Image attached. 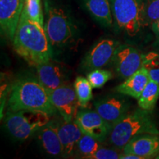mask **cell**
<instances>
[{
  "label": "cell",
  "mask_w": 159,
  "mask_h": 159,
  "mask_svg": "<svg viewBox=\"0 0 159 159\" xmlns=\"http://www.w3.org/2000/svg\"><path fill=\"white\" fill-rule=\"evenodd\" d=\"M85 9L91 16L105 27H111L114 17L110 0H83Z\"/></svg>",
  "instance_id": "ac0fdd59"
},
{
  "label": "cell",
  "mask_w": 159,
  "mask_h": 159,
  "mask_svg": "<svg viewBox=\"0 0 159 159\" xmlns=\"http://www.w3.org/2000/svg\"><path fill=\"white\" fill-rule=\"evenodd\" d=\"M22 13L31 21L44 27L41 0H25Z\"/></svg>",
  "instance_id": "44dd1931"
},
{
  "label": "cell",
  "mask_w": 159,
  "mask_h": 159,
  "mask_svg": "<svg viewBox=\"0 0 159 159\" xmlns=\"http://www.w3.org/2000/svg\"><path fill=\"white\" fill-rule=\"evenodd\" d=\"M142 55L134 47L119 44L111 61L116 75L125 80L134 75L142 67Z\"/></svg>",
  "instance_id": "52a82bcc"
},
{
  "label": "cell",
  "mask_w": 159,
  "mask_h": 159,
  "mask_svg": "<svg viewBox=\"0 0 159 159\" xmlns=\"http://www.w3.org/2000/svg\"><path fill=\"white\" fill-rule=\"evenodd\" d=\"M75 122L79 125L83 134L94 137L101 143L108 139L112 128L96 110L83 109L78 111Z\"/></svg>",
  "instance_id": "9c48e42d"
},
{
  "label": "cell",
  "mask_w": 159,
  "mask_h": 159,
  "mask_svg": "<svg viewBox=\"0 0 159 159\" xmlns=\"http://www.w3.org/2000/svg\"><path fill=\"white\" fill-rule=\"evenodd\" d=\"M142 67L151 80L159 83V53L150 52L142 55Z\"/></svg>",
  "instance_id": "603a6c76"
},
{
  "label": "cell",
  "mask_w": 159,
  "mask_h": 159,
  "mask_svg": "<svg viewBox=\"0 0 159 159\" xmlns=\"http://www.w3.org/2000/svg\"><path fill=\"white\" fill-rule=\"evenodd\" d=\"M122 152L115 150L114 149L101 147L94 154L91 155L89 159H119L121 158Z\"/></svg>",
  "instance_id": "484cf974"
},
{
  "label": "cell",
  "mask_w": 159,
  "mask_h": 159,
  "mask_svg": "<svg viewBox=\"0 0 159 159\" xmlns=\"http://www.w3.org/2000/svg\"><path fill=\"white\" fill-rule=\"evenodd\" d=\"M116 25L127 34L134 36L145 25V0H110Z\"/></svg>",
  "instance_id": "5b68a950"
},
{
  "label": "cell",
  "mask_w": 159,
  "mask_h": 159,
  "mask_svg": "<svg viewBox=\"0 0 159 159\" xmlns=\"http://www.w3.org/2000/svg\"><path fill=\"white\" fill-rule=\"evenodd\" d=\"M36 134L37 139L47 153L52 156H63V148L59 138L57 122L49 121Z\"/></svg>",
  "instance_id": "2e32d148"
},
{
  "label": "cell",
  "mask_w": 159,
  "mask_h": 159,
  "mask_svg": "<svg viewBox=\"0 0 159 159\" xmlns=\"http://www.w3.org/2000/svg\"><path fill=\"white\" fill-rule=\"evenodd\" d=\"M150 78L146 69L142 67L134 75L125 79L115 89L119 94L138 99Z\"/></svg>",
  "instance_id": "e0dca14e"
},
{
  "label": "cell",
  "mask_w": 159,
  "mask_h": 159,
  "mask_svg": "<svg viewBox=\"0 0 159 159\" xmlns=\"http://www.w3.org/2000/svg\"><path fill=\"white\" fill-rule=\"evenodd\" d=\"M25 0H0L1 31L13 41L23 11Z\"/></svg>",
  "instance_id": "7c38bea8"
},
{
  "label": "cell",
  "mask_w": 159,
  "mask_h": 159,
  "mask_svg": "<svg viewBox=\"0 0 159 159\" xmlns=\"http://www.w3.org/2000/svg\"><path fill=\"white\" fill-rule=\"evenodd\" d=\"M101 147V142L94 137L84 134L77 142L76 151L81 158L89 159Z\"/></svg>",
  "instance_id": "7402d4cb"
},
{
  "label": "cell",
  "mask_w": 159,
  "mask_h": 159,
  "mask_svg": "<svg viewBox=\"0 0 159 159\" xmlns=\"http://www.w3.org/2000/svg\"><path fill=\"white\" fill-rule=\"evenodd\" d=\"M57 128L63 148V156L68 158L76 151L77 142L84 134L75 120L57 122Z\"/></svg>",
  "instance_id": "9a60e30c"
},
{
  "label": "cell",
  "mask_w": 159,
  "mask_h": 159,
  "mask_svg": "<svg viewBox=\"0 0 159 159\" xmlns=\"http://www.w3.org/2000/svg\"><path fill=\"white\" fill-rule=\"evenodd\" d=\"M44 30L49 43L62 47L72 39L74 27L68 15L61 7L46 4Z\"/></svg>",
  "instance_id": "8992f818"
},
{
  "label": "cell",
  "mask_w": 159,
  "mask_h": 159,
  "mask_svg": "<svg viewBox=\"0 0 159 159\" xmlns=\"http://www.w3.org/2000/svg\"><path fill=\"white\" fill-rule=\"evenodd\" d=\"M13 49L32 66L52 60L51 44L44 27L21 13L13 40Z\"/></svg>",
  "instance_id": "6da1fadb"
},
{
  "label": "cell",
  "mask_w": 159,
  "mask_h": 159,
  "mask_svg": "<svg viewBox=\"0 0 159 159\" xmlns=\"http://www.w3.org/2000/svg\"><path fill=\"white\" fill-rule=\"evenodd\" d=\"M119 43L111 39L99 41L87 53L83 61V68L86 70L101 69L112 61L115 51Z\"/></svg>",
  "instance_id": "8fae6325"
},
{
  "label": "cell",
  "mask_w": 159,
  "mask_h": 159,
  "mask_svg": "<svg viewBox=\"0 0 159 159\" xmlns=\"http://www.w3.org/2000/svg\"><path fill=\"white\" fill-rule=\"evenodd\" d=\"M156 158H157V159H159V153L158 154V156H157L156 157Z\"/></svg>",
  "instance_id": "83f0119b"
},
{
  "label": "cell",
  "mask_w": 159,
  "mask_h": 159,
  "mask_svg": "<svg viewBox=\"0 0 159 159\" xmlns=\"http://www.w3.org/2000/svg\"><path fill=\"white\" fill-rule=\"evenodd\" d=\"M151 29L153 31L155 36H156V42H155V46L156 48L159 49V21H157L156 24L151 27Z\"/></svg>",
  "instance_id": "4316f807"
},
{
  "label": "cell",
  "mask_w": 159,
  "mask_h": 159,
  "mask_svg": "<svg viewBox=\"0 0 159 159\" xmlns=\"http://www.w3.org/2000/svg\"><path fill=\"white\" fill-rule=\"evenodd\" d=\"M141 108L128 112L111 128L108 140L117 149H122L135 136L141 134H158L159 129L152 114Z\"/></svg>",
  "instance_id": "3957f363"
},
{
  "label": "cell",
  "mask_w": 159,
  "mask_h": 159,
  "mask_svg": "<svg viewBox=\"0 0 159 159\" xmlns=\"http://www.w3.org/2000/svg\"><path fill=\"white\" fill-rule=\"evenodd\" d=\"M122 95H111L94 103L95 110L111 127L129 112L130 102Z\"/></svg>",
  "instance_id": "30bf717a"
},
{
  "label": "cell",
  "mask_w": 159,
  "mask_h": 159,
  "mask_svg": "<svg viewBox=\"0 0 159 159\" xmlns=\"http://www.w3.org/2000/svg\"><path fill=\"white\" fill-rule=\"evenodd\" d=\"M145 25L151 27L159 21V0H145Z\"/></svg>",
  "instance_id": "d4e9b609"
},
{
  "label": "cell",
  "mask_w": 159,
  "mask_h": 159,
  "mask_svg": "<svg viewBox=\"0 0 159 159\" xmlns=\"http://www.w3.org/2000/svg\"><path fill=\"white\" fill-rule=\"evenodd\" d=\"M74 87L76 92L79 105L82 108H86L89 102L92 99L93 87L88 79L83 77H77L75 81Z\"/></svg>",
  "instance_id": "ffe728a7"
},
{
  "label": "cell",
  "mask_w": 159,
  "mask_h": 159,
  "mask_svg": "<svg viewBox=\"0 0 159 159\" xmlns=\"http://www.w3.org/2000/svg\"><path fill=\"white\" fill-rule=\"evenodd\" d=\"M21 110L40 111L49 115L57 110L52 103L49 91L39 80L26 77L13 83L7 102V112Z\"/></svg>",
  "instance_id": "7a4b0ae2"
},
{
  "label": "cell",
  "mask_w": 159,
  "mask_h": 159,
  "mask_svg": "<svg viewBox=\"0 0 159 159\" xmlns=\"http://www.w3.org/2000/svg\"><path fill=\"white\" fill-rule=\"evenodd\" d=\"M122 150L123 153L135 154L144 159L152 158L159 153V135H139L129 141Z\"/></svg>",
  "instance_id": "4fadbf2b"
},
{
  "label": "cell",
  "mask_w": 159,
  "mask_h": 159,
  "mask_svg": "<svg viewBox=\"0 0 159 159\" xmlns=\"http://www.w3.org/2000/svg\"><path fill=\"white\" fill-rule=\"evenodd\" d=\"M158 97L159 83L150 79L142 94L137 99L139 107L144 110L152 111L156 106Z\"/></svg>",
  "instance_id": "d6986e66"
},
{
  "label": "cell",
  "mask_w": 159,
  "mask_h": 159,
  "mask_svg": "<svg viewBox=\"0 0 159 159\" xmlns=\"http://www.w3.org/2000/svg\"><path fill=\"white\" fill-rule=\"evenodd\" d=\"M49 93L52 103L63 120L75 121L80 106L75 87L66 83Z\"/></svg>",
  "instance_id": "ba28073f"
},
{
  "label": "cell",
  "mask_w": 159,
  "mask_h": 159,
  "mask_svg": "<svg viewBox=\"0 0 159 159\" xmlns=\"http://www.w3.org/2000/svg\"><path fill=\"white\" fill-rule=\"evenodd\" d=\"M113 77L112 72L102 69H94L87 76L91 86L94 89L101 88Z\"/></svg>",
  "instance_id": "cb8c5ba5"
},
{
  "label": "cell",
  "mask_w": 159,
  "mask_h": 159,
  "mask_svg": "<svg viewBox=\"0 0 159 159\" xmlns=\"http://www.w3.org/2000/svg\"><path fill=\"white\" fill-rule=\"evenodd\" d=\"M38 80L49 92L66 83V75L61 66L52 60L35 66Z\"/></svg>",
  "instance_id": "5bb4252c"
},
{
  "label": "cell",
  "mask_w": 159,
  "mask_h": 159,
  "mask_svg": "<svg viewBox=\"0 0 159 159\" xmlns=\"http://www.w3.org/2000/svg\"><path fill=\"white\" fill-rule=\"evenodd\" d=\"M50 115L40 111L21 110L7 112L5 119L6 130L18 140H26L50 121Z\"/></svg>",
  "instance_id": "277c9868"
}]
</instances>
